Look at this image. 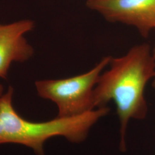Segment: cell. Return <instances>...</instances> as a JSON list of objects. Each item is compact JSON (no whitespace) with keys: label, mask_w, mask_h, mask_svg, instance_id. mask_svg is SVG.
I'll return each instance as SVG.
<instances>
[{"label":"cell","mask_w":155,"mask_h":155,"mask_svg":"<svg viewBox=\"0 0 155 155\" xmlns=\"http://www.w3.org/2000/svg\"><path fill=\"white\" fill-rule=\"evenodd\" d=\"M3 86L1 85V84H0V97L2 95V94H3Z\"/></svg>","instance_id":"7"},{"label":"cell","mask_w":155,"mask_h":155,"mask_svg":"<svg viewBox=\"0 0 155 155\" xmlns=\"http://www.w3.org/2000/svg\"><path fill=\"white\" fill-rule=\"evenodd\" d=\"M34 27L30 20L0 24V77L5 79L12 62L26 61L33 55V48L24 35Z\"/></svg>","instance_id":"5"},{"label":"cell","mask_w":155,"mask_h":155,"mask_svg":"<svg viewBox=\"0 0 155 155\" xmlns=\"http://www.w3.org/2000/svg\"><path fill=\"white\" fill-rule=\"evenodd\" d=\"M109 65L94 88V107H105L111 101L115 103L120 124V150L125 152L128 122L131 119L143 120L148 112L144 91L155 77V59L150 45L143 43L122 56H111Z\"/></svg>","instance_id":"1"},{"label":"cell","mask_w":155,"mask_h":155,"mask_svg":"<svg viewBox=\"0 0 155 155\" xmlns=\"http://www.w3.org/2000/svg\"><path fill=\"white\" fill-rule=\"evenodd\" d=\"M152 54H153V58H154L155 61V47H154V49L152 51ZM154 78H155V79H154V81H153V86L154 87V88L155 89V76Z\"/></svg>","instance_id":"6"},{"label":"cell","mask_w":155,"mask_h":155,"mask_svg":"<svg viewBox=\"0 0 155 155\" xmlns=\"http://www.w3.org/2000/svg\"><path fill=\"white\" fill-rule=\"evenodd\" d=\"M13 94V89L9 87L0 97V144L24 145L32 148L37 155H45L44 143L54 137L63 136L74 143L82 142L92 127L110 111L105 106L77 116L57 117L46 122H30L15 110Z\"/></svg>","instance_id":"2"},{"label":"cell","mask_w":155,"mask_h":155,"mask_svg":"<svg viewBox=\"0 0 155 155\" xmlns=\"http://www.w3.org/2000/svg\"><path fill=\"white\" fill-rule=\"evenodd\" d=\"M86 6L107 21L134 27L143 37L155 29V0H87Z\"/></svg>","instance_id":"4"},{"label":"cell","mask_w":155,"mask_h":155,"mask_svg":"<svg viewBox=\"0 0 155 155\" xmlns=\"http://www.w3.org/2000/svg\"><path fill=\"white\" fill-rule=\"evenodd\" d=\"M110 58H103L93 68L81 75L36 81L35 86L38 95L55 103L59 117L77 116L94 110V88Z\"/></svg>","instance_id":"3"}]
</instances>
